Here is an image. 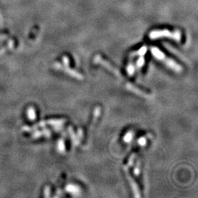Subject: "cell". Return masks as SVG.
Here are the masks:
<instances>
[{
    "mask_svg": "<svg viewBox=\"0 0 198 198\" xmlns=\"http://www.w3.org/2000/svg\"><path fill=\"white\" fill-rule=\"evenodd\" d=\"M134 173L135 176H138L140 173V161H137L136 166H135L134 169Z\"/></svg>",
    "mask_w": 198,
    "mask_h": 198,
    "instance_id": "14",
    "label": "cell"
},
{
    "mask_svg": "<svg viewBox=\"0 0 198 198\" xmlns=\"http://www.w3.org/2000/svg\"><path fill=\"white\" fill-rule=\"evenodd\" d=\"M62 61H63L64 65H66V66H68V65H69L70 60H69V58H68L67 56H64V57H62Z\"/></svg>",
    "mask_w": 198,
    "mask_h": 198,
    "instance_id": "16",
    "label": "cell"
},
{
    "mask_svg": "<svg viewBox=\"0 0 198 198\" xmlns=\"http://www.w3.org/2000/svg\"><path fill=\"white\" fill-rule=\"evenodd\" d=\"M94 62L96 64H100V65H103V67H105L106 68H107L109 71H110L113 74H115L117 77L120 79H123V75L120 74V72L119 71L118 69H117L116 68L113 66L112 64L110 63L109 62H108L107 60L106 59H103L100 55H96L94 58Z\"/></svg>",
    "mask_w": 198,
    "mask_h": 198,
    "instance_id": "3",
    "label": "cell"
},
{
    "mask_svg": "<svg viewBox=\"0 0 198 198\" xmlns=\"http://www.w3.org/2000/svg\"><path fill=\"white\" fill-rule=\"evenodd\" d=\"M144 63H145L144 57H143L142 56H140L139 58L138 59L137 62V67L138 68H141L144 65Z\"/></svg>",
    "mask_w": 198,
    "mask_h": 198,
    "instance_id": "13",
    "label": "cell"
},
{
    "mask_svg": "<svg viewBox=\"0 0 198 198\" xmlns=\"http://www.w3.org/2000/svg\"><path fill=\"white\" fill-rule=\"evenodd\" d=\"M146 51H147V48H146L145 46H143V47H142V48H140V49H139L138 51H137L136 52L133 53V54H132V56H136V55L143 56L146 53Z\"/></svg>",
    "mask_w": 198,
    "mask_h": 198,
    "instance_id": "10",
    "label": "cell"
},
{
    "mask_svg": "<svg viewBox=\"0 0 198 198\" xmlns=\"http://www.w3.org/2000/svg\"><path fill=\"white\" fill-rule=\"evenodd\" d=\"M134 66L133 64L130 63L129 65L127 66V72L128 74H129V76H132L134 73Z\"/></svg>",
    "mask_w": 198,
    "mask_h": 198,
    "instance_id": "12",
    "label": "cell"
},
{
    "mask_svg": "<svg viewBox=\"0 0 198 198\" xmlns=\"http://www.w3.org/2000/svg\"><path fill=\"white\" fill-rule=\"evenodd\" d=\"M148 37L149 38L152 40L161 38H169L180 42L181 40V33L178 30L171 32L167 30H155L149 33Z\"/></svg>",
    "mask_w": 198,
    "mask_h": 198,
    "instance_id": "2",
    "label": "cell"
},
{
    "mask_svg": "<svg viewBox=\"0 0 198 198\" xmlns=\"http://www.w3.org/2000/svg\"><path fill=\"white\" fill-rule=\"evenodd\" d=\"M135 156H136V154H135V153H134V154H132V156H131V157H130V158H129V164H127V165L129 166V167H130V166H132V164H133Z\"/></svg>",
    "mask_w": 198,
    "mask_h": 198,
    "instance_id": "17",
    "label": "cell"
},
{
    "mask_svg": "<svg viewBox=\"0 0 198 198\" xmlns=\"http://www.w3.org/2000/svg\"><path fill=\"white\" fill-rule=\"evenodd\" d=\"M150 51H151L152 54L154 56L155 58L161 61V62H164V65H167L168 68L174 71L175 72L181 73L183 71V68L181 65H178L177 62L173 60V59L167 57L159 48H156V47H151L150 48Z\"/></svg>",
    "mask_w": 198,
    "mask_h": 198,
    "instance_id": "1",
    "label": "cell"
},
{
    "mask_svg": "<svg viewBox=\"0 0 198 198\" xmlns=\"http://www.w3.org/2000/svg\"><path fill=\"white\" fill-rule=\"evenodd\" d=\"M66 191L74 195H79L80 194V188L78 186L74 185V184H69L65 188Z\"/></svg>",
    "mask_w": 198,
    "mask_h": 198,
    "instance_id": "7",
    "label": "cell"
},
{
    "mask_svg": "<svg viewBox=\"0 0 198 198\" xmlns=\"http://www.w3.org/2000/svg\"><path fill=\"white\" fill-rule=\"evenodd\" d=\"M126 87H127L128 90H129L135 92V93L138 94V95H141V96H143V97H150V94H148L147 92H145V91L142 90L141 89L137 88L136 86H134V85H132V84H130V83H128L127 85H126Z\"/></svg>",
    "mask_w": 198,
    "mask_h": 198,
    "instance_id": "6",
    "label": "cell"
},
{
    "mask_svg": "<svg viewBox=\"0 0 198 198\" xmlns=\"http://www.w3.org/2000/svg\"><path fill=\"white\" fill-rule=\"evenodd\" d=\"M138 144L141 146H145V145L147 144V139L145 137H141L139 139Z\"/></svg>",
    "mask_w": 198,
    "mask_h": 198,
    "instance_id": "15",
    "label": "cell"
},
{
    "mask_svg": "<svg viewBox=\"0 0 198 198\" xmlns=\"http://www.w3.org/2000/svg\"><path fill=\"white\" fill-rule=\"evenodd\" d=\"M78 136H79V140L82 139V137H83V132H82V129H79L78 130Z\"/></svg>",
    "mask_w": 198,
    "mask_h": 198,
    "instance_id": "18",
    "label": "cell"
},
{
    "mask_svg": "<svg viewBox=\"0 0 198 198\" xmlns=\"http://www.w3.org/2000/svg\"><path fill=\"white\" fill-rule=\"evenodd\" d=\"M69 130H70V132H71V139H72L73 143H74L75 145H78L79 142V139L77 138V137H76L75 134H74V132H73V130H72V129H71V128H70Z\"/></svg>",
    "mask_w": 198,
    "mask_h": 198,
    "instance_id": "11",
    "label": "cell"
},
{
    "mask_svg": "<svg viewBox=\"0 0 198 198\" xmlns=\"http://www.w3.org/2000/svg\"><path fill=\"white\" fill-rule=\"evenodd\" d=\"M57 148H58V150L59 153H64L65 151V142L62 139H59V141L58 142V145H57Z\"/></svg>",
    "mask_w": 198,
    "mask_h": 198,
    "instance_id": "8",
    "label": "cell"
},
{
    "mask_svg": "<svg viewBox=\"0 0 198 198\" xmlns=\"http://www.w3.org/2000/svg\"><path fill=\"white\" fill-rule=\"evenodd\" d=\"M129 167L128 165H124L123 166V170H124L126 178H128V181H129V184H130L131 187H132V191H133L134 197H141V194H140V191H139V189L138 185L136 183V181H134V179L133 177H132V176L130 175V173H129Z\"/></svg>",
    "mask_w": 198,
    "mask_h": 198,
    "instance_id": "4",
    "label": "cell"
},
{
    "mask_svg": "<svg viewBox=\"0 0 198 198\" xmlns=\"http://www.w3.org/2000/svg\"><path fill=\"white\" fill-rule=\"evenodd\" d=\"M132 139H133V132L132 131H130V132H127L126 134V135L123 137V141L126 143H129L132 141Z\"/></svg>",
    "mask_w": 198,
    "mask_h": 198,
    "instance_id": "9",
    "label": "cell"
},
{
    "mask_svg": "<svg viewBox=\"0 0 198 198\" xmlns=\"http://www.w3.org/2000/svg\"><path fill=\"white\" fill-rule=\"evenodd\" d=\"M54 67H55L57 69L59 70V71H63V72L65 73V74H68V75L71 76V77H74V78L79 79V80H82L84 78L82 74H81L80 73L78 72V71L71 69V68H70L68 66H66V65H62L60 63H59V62H56V63L54 64Z\"/></svg>",
    "mask_w": 198,
    "mask_h": 198,
    "instance_id": "5",
    "label": "cell"
}]
</instances>
